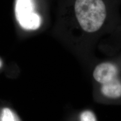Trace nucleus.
<instances>
[{
  "label": "nucleus",
  "mask_w": 121,
  "mask_h": 121,
  "mask_svg": "<svg viewBox=\"0 0 121 121\" xmlns=\"http://www.w3.org/2000/svg\"><path fill=\"white\" fill-rule=\"evenodd\" d=\"M76 18L85 33L93 34L103 26L107 17V9L103 0H76Z\"/></svg>",
  "instance_id": "1"
},
{
  "label": "nucleus",
  "mask_w": 121,
  "mask_h": 121,
  "mask_svg": "<svg viewBox=\"0 0 121 121\" xmlns=\"http://www.w3.org/2000/svg\"><path fill=\"white\" fill-rule=\"evenodd\" d=\"M15 11L16 19L24 29L37 30L41 25V17L35 11L33 0H16Z\"/></svg>",
  "instance_id": "2"
},
{
  "label": "nucleus",
  "mask_w": 121,
  "mask_h": 121,
  "mask_svg": "<svg viewBox=\"0 0 121 121\" xmlns=\"http://www.w3.org/2000/svg\"><path fill=\"white\" fill-rule=\"evenodd\" d=\"M91 76L97 85L121 77V65L116 60H104L94 66Z\"/></svg>",
  "instance_id": "3"
},
{
  "label": "nucleus",
  "mask_w": 121,
  "mask_h": 121,
  "mask_svg": "<svg viewBox=\"0 0 121 121\" xmlns=\"http://www.w3.org/2000/svg\"><path fill=\"white\" fill-rule=\"evenodd\" d=\"M97 86L98 94L101 99L108 101L121 99V77Z\"/></svg>",
  "instance_id": "4"
},
{
  "label": "nucleus",
  "mask_w": 121,
  "mask_h": 121,
  "mask_svg": "<svg viewBox=\"0 0 121 121\" xmlns=\"http://www.w3.org/2000/svg\"><path fill=\"white\" fill-rule=\"evenodd\" d=\"M0 121H20L15 114V113L11 109L4 108L0 113Z\"/></svg>",
  "instance_id": "5"
},
{
  "label": "nucleus",
  "mask_w": 121,
  "mask_h": 121,
  "mask_svg": "<svg viewBox=\"0 0 121 121\" xmlns=\"http://www.w3.org/2000/svg\"><path fill=\"white\" fill-rule=\"evenodd\" d=\"M80 121H98L96 115L92 110L86 109L80 113Z\"/></svg>",
  "instance_id": "6"
},
{
  "label": "nucleus",
  "mask_w": 121,
  "mask_h": 121,
  "mask_svg": "<svg viewBox=\"0 0 121 121\" xmlns=\"http://www.w3.org/2000/svg\"><path fill=\"white\" fill-rule=\"evenodd\" d=\"M2 60H1V59L0 58V68L2 67Z\"/></svg>",
  "instance_id": "7"
}]
</instances>
